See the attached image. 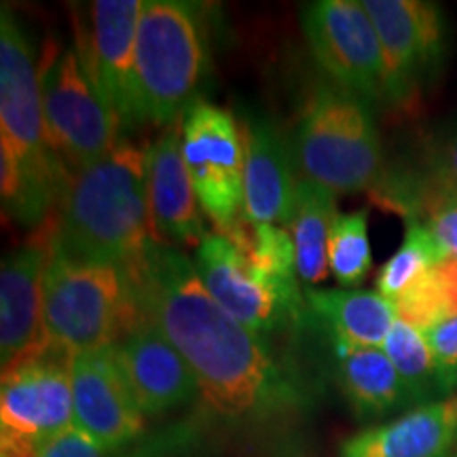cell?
<instances>
[{
  "label": "cell",
  "instance_id": "obj_24",
  "mask_svg": "<svg viewBox=\"0 0 457 457\" xmlns=\"http://www.w3.org/2000/svg\"><path fill=\"white\" fill-rule=\"evenodd\" d=\"M396 320L421 333L457 316V259L447 256L394 301Z\"/></svg>",
  "mask_w": 457,
  "mask_h": 457
},
{
  "label": "cell",
  "instance_id": "obj_19",
  "mask_svg": "<svg viewBox=\"0 0 457 457\" xmlns=\"http://www.w3.org/2000/svg\"><path fill=\"white\" fill-rule=\"evenodd\" d=\"M457 441L455 400H434L341 443L339 457H449Z\"/></svg>",
  "mask_w": 457,
  "mask_h": 457
},
{
  "label": "cell",
  "instance_id": "obj_3",
  "mask_svg": "<svg viewBox=\"0 0 457 457\" xmlns=\"http://www.w3.org/2000/svg\"><path fill=\"white\" fill-rule=\"evenodd\" d=\"M208 74L202 11L182 0H145L136 34V125L180 123Z\"/></svg>",
  "mask_w": 457,
  "mask_h": 457
},
{
  "label": "cell",
  "instance_id": "obj_23",
  "mask_svg": "<svg viewBox=\"0 0 457 457\" xmlns=\"http://www.w3.org/2000/svg\"><path fill=\"white\" fill-rule=\"evenodd\" d=\"M337 195L312 180H299L288 233L296 253V273L305 286L328 276V244L337 220Z\"/></svg>",
  "mask_w": 457,
  "mask_h": 457
},
{
  "label": "cell",
  "instance_id": "obj_8",
  "mask_svg": "<svg viewBox=\"0 0 457 457\" xmlns=\"http://www.w3.org/2000/svg\"><path fill=\"white\" fill-rule=\"evenodd\" d=\"M182 157L199 205L227 236L244 219L242 125L225 108L193 102L182 117Z\"/></svg>",
  "mask_w": 457,
  "mask_h": 457
},
{
  "label": "cell",
  "instance_id": "obj_5",
  "mask_svg": "<svg viewBox=\"0 0 457 457\" xmlns=\"http://www.w3.org/2000/svg\"><path fill=\"white\" fill-rule=\"evenodd\" d=\"M295 157L305 180L335 195L379 182L384 153L367 100L337 85L318 87L301 112Z\"/></svg>",
  "mask_w": 457,
  "mask_h": 457
},
{
  "label": "cell",
  "instance_id": "obj_12",
  "mask_svg": "<svg viewBox=\"0 0 457 457\" xmlns=\"http://www.w3.org/2000/svg\"><path fill=\"white\" fill-rule=\"evenodd\" d=\"M74 428L108 453L128 447L145 432V413L136 403L112 347L72 358Z\"/></svg>",
  "mask_w": 457,
  "mask_h": 457
},
{
  "label": "cell",
  "instance_id": "obj_15",
  "mask_svg": "<svg viewBox=\"0 0 457 457\" xmlns=\"http://www.w3.org/2000/svg\"><path fill=\"white\" fill-rule=\"evenodd\" d=\"M136 403L146 417L182 409L199 396L195 375L182 353L153 322H142L114 345Z\"/></svg>",
  "mask_w": 457,
  "mask_h": 457
},
{
  "label": "cell",
  "instance_id": "obj_20",
  "mask_svg": "<svg viewBox=\"0 0 457 457\" xmlns=\"http://www.w3.org/2000/svg\"><path fill=\"white\" fill-rule=\"evenodd\" d=\"M305 307L333 345L384 347L396 322L394 301L377 290H305Z\"/></svg>",
  "mask_w": 457,
  "mask_h": 457
},
{
  "label": "cell",
  "instance_id": "obj_25",
  "mask_svg": "<svg viewBox=\"0 0 457 457\" xmlns=\"http://www.w3.org/2000/svg\"><path fill=\"white\" fill-rule=\"evenodd\" d=\"M447 253L432 236V231L417 219L407 220V231L400 248L377 271L375 290L386 299L396 301L417 279L436 262L447 259Z\"/></svg>",
  "mask_w": 457,
  "mask_h": 457
},
{
  "label": "cell",
  "instance_id": "obj_2",
  "mask_svg": "<svg viewBox=\"0 0 457 457\" xmlns=\"http://www.w3.org/2000/svg\"><path fill=\"white\" fill-rule=\"evenodd\" d=\"M155 244L146 148L121 140L104 159L72 174L49 231L51 254L134 267Z\"/></svg>",
  "mask_w": 457,
  "mask_h": 457
},
{
  "label": "cell",
  "instance_id": "obj_17",
  "mask_svg": "<svg viewBox=\"0 0 457 457\" xmlns=\"http://www.w3.org/2000/svg\"><path fill=\"white\" fill-rule=\"evenodd\" d=\"M148 199L155 236L162 244L199 245L208 236L199 199L182 157V121L165 128L146 146Z\"/></svg>",
  "mask_w": 457,
  "mask_h": 457
},
{
  "label": "cell",
  "instance_id": "obj_14",
  "mask_svg": "<svg viewBox=\"0 0 457 457\" xmlns=\"http://www.w3.org/2000/svg\"><path fill=\"white\" fill-rule=\"evenodd\" d=\"M193 265L210 296L261 339L279 333L293 322L276 296L250 270L242 250L225 236H205L197 245Z\"/></svg>",
  "mask_w": 457,
  "mask_h": 457
},
{
  "label": "cell",
  "instance_id": "obj_26",
  "mask_svg": "<svg viewBox=\"0 0 457 457\" xmlns=\"http://www.w3.org/2000/svg\"><path fill=\"white\" fill-rule=\"evenodd\" d=\"M386 356L404 381L413 403L443 396L438 384L436 362L428 345L426 335L411 324L396 320L384 343Z\"/></svg>",
  "mask_w": 457,
  "mask_h": 457
},
{
  "label": "cell",
  "instance_id": "obj_22",
  "mask_svg": "<svg viewBox=\"0 0 457 457\" xmlns=\"http://www.w3.org/2000/svg\"><path fill=\"white\" fill-rule=\"evenodd\" d=\"M225 237L242 250L250 270L276 296L288 318L301 322L307 307L301 279H296V253L290 233L278 225H254L244 216Z\"/></svg>",
  "mask_w": 457,
  "mask_h": 457
},
{
  "label": "cell",
  "instance_id": "obj_4",
  "mask_svg": "<svg viewBox=\"0 0 457 457\" xmlns=\"http://www.w3.org/2000/svg\"><path fill=\"white\" fill-rule=\"evenodd\" d=\"M145 322L131 267L51 254L43 278L41 339L72 356L112 347Z\"/></svg>",
  "mask_w": 457,
  "mask_h": 457
},
{
  "label": "cell",
  "instance_id": "obj_29",
  "mask_svg": "<svg viewBox=\"0 0 457 457\" xmlns=\"http://www.w3.org/2000/svg\"><path fill=\"white\" fill-rule=\"evenodd\" d=\"M424 335L436 362L441 392H453L457 387V316L426 330Z\"/></svg>",
  "mask_w": 457,
  "mask_h": 457
},
{
  "label": "cell",
  "instance_id": "obj_1",
  "mask_svg": "<svg viewBox=\"0 0 457 457\" xmlns=\"http://www.w3.org/2000/svg\"><path fill=\"white\" fill-rule=\"evenodd\" d=\"M146 322L182 353L208 409L228 424H267L295 413L305 396L265 339L210 296L193 261L155 244L131 267Z\"/></svg>",
  "mask_w": 457,
  "mask_h": 457
},
{
  "label": "cell",
  "instance_id": "obj_30",
  "mask_svg": "<svg viewBox=\"0 0 457 457\" xmlns=\"http://www.w3.org/2000/svg\"><path fill=\"white\" fill-rule=\"evenodd\" d=\"M34 457H108V451L72 426L71 430L57 434L55 438L41 445Z\"/></svg>",
  "mask_w": 457,
  "mask_h": 457
},
{
  "label": "cell",
  "instance_id": "obj_27",
  "mask_svg": "<svg viewBox=\"0 0 457 457\" xmlns=\"http://www.w3.org/2000/svg\"><path fill=\"white\" fill-rule=\"evenodd\" d=\"M373 267L367 210L339 214L328 244V270L341 288H356Z\"/></svg>",
  "mask_w": 457,
  "mask_h": 457
},
{
  "label": "cell",
  "instance_id": "obj_9",
  "mask_svg": "<svg viewBox=\"0 0 457 457\" xmlns=\"http://www.w3.org/2000/svg\"><path fill=\"white\" fill-rule=\"evenodd\" d=\"M303 32L337 87L362 100L386 98L379 34L362 0H318L303 9Z\"/></svg>",
  "mask_w": 457,
  "mask_h": 457
},
{
  "label": "cell",
  "instance_id": "obj_6",
  "mask_svg": "<svg viewBox=\"0 0 457 457\" xmlns=\"http://www.w3.org/2000/svg\"><path fill=\"white\" fill-rule=\"evenodd\" d=\"M38 81L47 145L72 174L117 148L123 125L96 89L77 49L49 43L38 66Z\"/></svg>",
  "mask_w": 457,
  "mask_h": 457
},
{
  "label": "cell",
  "instance_id": "obj_11",
  "mask_svg": "<svg viewBox=\"0 0 457 457\" xmlns=\"http://www.w3.org/2000/svg\"><path fill=\"white\" fill-rule=\"evenodd\" d=\"M0 151L28 163L57 159L45 136L41 81L30 43L7 7L0 11Z\"/></svg>",
  "mask_w": 457,
  "mask_h": 457
},
{
  "label": "cell",
  "instance_id": "obj_7",
  "mask_svg": "<svg viewBox=\"0 0 457 457\" xmlns=\"http://www.w3.org/2000/svg\"><path fill=\"white\" fill-rule=\"evenodd\" d=\"M72 358L38 339L3 369L0 457H34L41 445L74 426Z\"/></svg>",
  "mask_w": 457,
  "mask_h": 457
},
{
  "label": "cell",
  "instance_id": "obj_10",
  "mask_svg": "<svg viewBox=\"0 0 457 457\" xmlns=\"http://www.w3.org/2000/svg\"><path fill=\"white\" fill-rule=\"evenodd\" d=\"M379 34L386 98L403 102L436 72L447 43L443 9L426 0H362Z\"/></svg>",
  "mask_w": 457,
  "mask_h": 457
},
{
  "label": "cell",
  "instance_id": "obj_28",
  "mask_svg": "<svg viewBox=\"0 0 457 457\" xmlns=\"http://www.w3.org/2000/svg\"><path fill=\"white\" fill-rule=\"evenodd\" d=\"M409 219L421 220L449 256L457 259V191L428 185L421 191L420 202L404 210Z\"/></svg>",
  "mask_w": 457,
  "mask_h": 457
},
{
  "label": "cell",
  "instance_id": "obj_31",
  "mask_svg": "<svg viewBox=\"0 0 457 457\" xmlns=\"http://www.w3.org/2000/svg\"><path fill=\"white\" fill-rule=\"evenodd\" d=\"M430 165L432 185L457 191V131L434 146Z\"/></svg>",
  "mask_w": 457,
  "mask_h": 457
},
{
  "label": "cell",
  "instance_id": "obj_18",
  "mask_svg": "<svg viewBox=\"0 0 457 457\" xmlns=\"http://www.w3.org/2000/svg\"><path fill=\"white\" fill-rule=\"evenodd\" d=\"M51 256L49 233L4 256L0 270V360L3 369L41 339L43 278Z\"/></svg>",
  "mask_w": 457,
  "mask_h": 457
},
{
  "label": "cell",
  "instance_id": "obj_32",
  "mask_svg": "<svg viewBox=\"0 0 457 457\" xmlns=\"http://www.w3.org/2000/svg\"><path fill=\"white\" fill-rule=\"evenodd\" d=\"M455 400V407H457V398H453Z\"/></svg>",
  "mask_w": 457,
  "mask_h": 457
},
{
  "label": "cell",
  "instance_id": "obj_33",
  "mask_svg": "<svg viewBox=\"0 0 457 457\" xmlns=\"http://www.w3.org/2000/svg\"><path fill=\"white\" fill-rule=\"evenodd\" d=\"M453 457H457V453H455V455H453Z\"/></svg>",
  "mask_w": 457,
  "mask_h": 457
},
{
  "label": "cell",
  "instance_id": "obj_13",
  "mask_svg": "<svg viewBox=\"0 0 457 457\" xmlns=\"http://www.w3.org/2000/svg\"><path fill=\"white\" fill-rule=\"evenodd\" d=\"M142 0H96L87 32L77 49L96 89L117 114L123 129H134V54Z\"/></svg>",
  "mask_w": 457,
  "mask_h": 457
},
{
  "label": "cell",
  "instance_id": "obj_16",
  "mask_svg": "<svg viewBox=\"0 0 457 457\" xmlns=\"http://www.w3.org/2000/svg\"><path fill=\"white\" fill-rule=\"evenodd\" d=\"M244 216L254 225H290L296 204L293 155L284 136L265 117H245Z\"/></svg>",
  "mask_w": 457,
  "mask_h": 457
},
{
  "label": "cell",
  "instance_id": "obj_21",
  "mask_svg": "<svg viewBox=\"0 0 457 457\" xmlns=\"http://www.w3.org/2000/svg\"><path fill=\"white\" fill-rule=\"evenodd\" d=\"M333 347L337 384L360 420H375L413 404L384 347Z\"/></svg>",
  "mask_w": 457,
  "mask_h": 457
}]
</instances>
